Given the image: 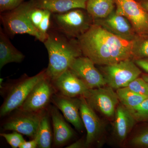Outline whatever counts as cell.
<instances>
[{
  "instance_id": "14",
  "label": "cell",
  "mask_w": 148,
  "mask_h": 148,
  "mask_svg": "<svg viewBox=\"0 0 148 148\" xmlns=\"http://www.w3.org/2000/svg\"><path fill=\"white\" fill-rule=\"evenodd\" d=\"M51 101L62 112L67 121L71 123L77 130L82 131L84 124L80 114L79 98H71L55 92L51 98Z\"/></svg>"
},
{
  "instance_id": "30",
  "label": "cell",
  "mask_w": 148,
  "mask_h": 148,
  "mask_svg": "<svg viewBox=\"0 0 148 148\" xmlns=\"http://www.w3.org/2000/svg\"><path fill=\"white\" fill-rule=\"evenodd\" d=\"M51 15L52 13L50 12L45 10L43 18L38 27L40 32L46 38L48 32L50 29L51 25Z\"/></svg>"
},
{
  "instance_id": "27",
  "label": "cell",
  "mask_w": 148,
  "mask_h": 148,
  "mask_svg": "<svg viewBox=\"0 0 148 148\" xmlns=\"http://www.w3.org/2000/svg\"><path fill=\"white\" fill-rule=\"evenodd\" d=\"M1 136L5 138L7 143L12 148H19L24 141L21 133L14 131L12 133H1Z\"/></svg>"
},
{
  "instance_id": "13",
  "label": "cell",
  "mask_w": 148,
  "mask_h": 148,
  "mask_svg": "<svg viewBox=\"0 0 148 148\" xmlns=\"http://www.w3.org/2000/svg\"><path fill=\"white\" fill-rule=\"evenodd\" d=\"M93 23L100 25L107 31L123 39L133 41L139 37L128 19L116 9L108 17L94 20Z\"/></svg>"
},
{
  "instance_id": "26",
  "label": "cell",
  "mask_w": 148,
  "mask_h": 148,
  "mask_svg": "<svg viewBox=\"0 0 148 148\" xmlns=\"http://www.w3.org/2000/svg\"><path fill=\"white\" fill-rule=\"evenodd\" d=\"M127 87L140 95L148 97V84L141 77L132 81Z\"/></svg>"
},
{
  "instance_id": "12",
  "label": "cell",
  "mask_w": 148,
  "mask_h": 148,
  "mask_svg": "<svg viewBox=\"0 0 148 148\" xmlns=\"http://www.w3.org/2000/svg\"><path fill=\"white\" fill-rule=\"evenodd\" d=\"M79 98L80 114L87 132L85 140L86 144L88 147L101 139L105 127L95 111L88 105L84 97L81 96Z\"/></svg>"
},
{
  "instance_id": "2",
  "label": "cell",
  "mask_w": 148,
  "mask_h": 148,
  "mask_svg": "<svg viewBox=\"0 0 148 148\" xmlns=\"http://www.w3.org/2000/svg\"><path fill=\"white\" fill-rule=\"evenodd\" d=\"M43 43L48 53L47 75L52 82L69 70L75 58L83 55L77 39L69 38L51 27Z\"/></svg>"
},
{
  "instance_id": "33",
  "label": "cell",
  "mask_w": 148,
  "mask_h": 148,
  "mask_svg": "<svg viewBox=\"0 0 148 148\" xmlns=\"http://www.w3.org/2000/svg\"><path fill=\"white\" fill-rule=\"evenodd\" d=\"M86 147H88L86 144V140L84 142V141H83V140H79L68 146L66 148H83Z\"/></svg>"
},
{
  "instance_id": "23",
  "label": "cell",
  "mask_w": 148,
  "mask_h": 148,
  "mask_svg": "<svg viewBox=\"0 0 148 148\" xmlns=\"http://www.w3.org/2000/svg\"><path fill=\"white\" fill-rule=\"evenodd\" d=\"M128 143L132 147L148 148V126L138 131L129 140Z\"/></svg>"
},
{
  "instance_id": "11",
  "label": "cell",
  "mask_w": 148,
  "mask_h": 148,
  "mask_svg": "<svg viewBox=\"0 0 148 148\" xmlns=\"http://www.w3.org/2000/svg\"><path fill=\"white\" fill-rule=\"evenodd\" d=\"M56 90L52 81L47 76L36 85L18 109L28 112L42 110L51 101Z\"/></svg>"
},
{
  "instance_id": "32",
  "label": "cell",
  "mask_w": 148,
  "mask_h": 148,
  "mask_svg": "<svg viewBox=\"0 0 148 148\" xmlns=\"http://www.w3.org/2000/svg\"><path fill=\"white\" fill-rule=\"evenodd\" d=\"M38 147V141L35 138L30 141H24L19 148H36Z\"/></svg>"
},
{
  "instance_id": "34",
  "label": "cell",
  "mask_w": 148,
  "mask_h": 148,
  "mask_svg": "<svg viewBox=\"0 0 148 148\" xmlns=\"http://www.w3.org/2000/svg\"><path fill=\"white\" fill-rule=\"evenodd\" d=\"M148 12V0H137Z\"/></svg>"
},
{
  "instance_id": "18",
  "label": "cell",
  "mask_w": 148,
  "mask_h": 148,
  "mask_svg": "<svg viewBox=\"0 0 148 148\" xmlns=\"http://www.w3.org/2000/svg\"><path fill=\"white\" fill-rule=\"evenodd\" d=\"M88 0H34L37 8L52 14L62 13L75 9L86 10Z\"/></svg>"
},
{
  "instance_id": "6",
  "label": "cell",
  "mask_w": 148,
  "mask_h": 148,
  "mask_svg": "<svg viewBox=\"0 0 148 148\" xmlns=\"http://www.w3.org/2000/svg\"><path fill=\"white\" fill-rule=\"evenodd\" d=\"M47 76L45 69L34 76L24 78L13 85L1 107V117L6 116L19 109L36 85Z\"/></svg>"
},
{
  "instance_id": "28",
  "label": "cell",
  "mask_w": 148,
  "mask_h": 148,
  "mask_svg": "<svg viewBox=\"0 0 148 148\" xmlns=\"http://www.w3.org/2000/svg\"><path fill=\"white\" fill-rule=\"evenodd\" d=\"M45 10L37 8L36 7L33 8L30 10L29 13V18L33 25L38 29L39 26L41 22Z\"/></svg>"
},
{
  "instance_id": "9",
  "label": "cell",
  "mask_w": 148,
  "mask_h": 148,
  "mask_svg": "<svg viewBox=\"0 0 148 148\" xmlns=\"http://www.w3.org/2000/svg\"><path fill=\"white\" fill-rule=\"evenodd\" d=\"M20 112L8 119L3 125L5 130L16 131L27 137L34 139L36 136L44 112H28L19 110Z\"/></svg>"
},
{
  "instance_id": "5",
  "label": "cell",
  "mask_w": 148,
  "mask_h": 148,
  "mask_svg": "<svg viewBox=\"0 0 148 148\" xmlns=\"http://www.w3.org/2000/svg\"><path fill=\"white\" fill-rule=\"evenodd\" d=\"M101 71L107 85L116 90L127 87L142 74L141 69L132 59L103 66Z\"/></svg>"
},
{
  "instance_id": "3",
  "label": "cell",
  "mask_w": 148,
  "mask_h": 148,
  "mask_svg": "<svg viewBox=\"0 0 148 148\" xmlns=\"http://www.w3.org/2000/svg\"><path fill=\"white\" fill-rule=\"evenodd\" d=\"M36 7L34 0H29L22 3L12 10L1 13L0 19L6 34L10 38L18 34H28L43 42L46 37L30 21V10Z\"/></svg>"
},
{
  "instance_id": "21",
  "label": "cell",
  "mask_w": 148,
  "mask_h": 148,
  "mask_svg": "<svg viewBox=\"0 0 148 148\" xmlns=\"http://www.w3.org/2000/svg\"><path fill=\"white\" fill-rule=\"evenodd\" d=\"M52 137L49 116L47 114L44 112L35 138L38 141V147L50 148L52 143Z\"/></svg>"
},
{
  "instance_id": "15",
  "label": "cell",
  "mask_w": 148,
  "mask_h": 148,
  "mask_svg": "<svg viewBox=\"0 0 148 148\" xmlns=\"http://www.w3.org/2000/svg\"><path fill=\"white\" fill-rule=\"evenodd\" d=\"M52 82L58 93L71 98L85 97L89 90L84 83L69 69Z\"/></svg>"
},
{
  "instance_id": "1",
  "label": "cell",
  "mask_w": 148,
  "mask_h": 148,
  "mask_svg": "<svg viewBox=\"0 0 148 148\" xmlns=\"http://www.w3.org/2000/svg\"><path fill=\"white\" fill-rule=\"evenodd\" d=\"M83 55L96 65H112L127 59L133 60L135 41L123 39L93 23L77 39Z\"/></svg>"
},
{
  "instance_id": "31",
  "label": "cell",
  "mask_w": 148,
  "mask_h": 148,
  "mask_svg": "<svg viewBox=\"0 0 148 148\" xmlns=\"http://www.w3.org/2000/svg\"><path fill=\"white\" fill-rule=\"evenodd\" d=\"M138 67L148 73V58H142L133 60Z\"/></svg>"
},
{
  "instance_id": "10",
  "label": "cell",
  "mask_w": 148,
  "mask_h": 148,
  "mask_svg": "<svg viewBox=\"0 0 148 148\" xmlns=\"http://www.w3.org/2000/svg\"><path fill=\"white\" fill-rule=\"evenodd\" d=\"M95 65L90 58L82 56L74 60L69 70L81 80L89 89L107 85L103 74L96 68Z\"/></svg>"
},
{
  "instance_id": "35",
  "label": "cell",
  "mask_w": 148,
  "mask_h": 148,
  "mask_svg": "<svg viewBox=\"0 0 148 148\" xmlns=\"http://www.w3.org/2000/svg\"><path fill=\"white\" fill-rule=\"evenodd\" d=\"M141 77L148 84V73H142L141 74Z\"/></svg>"
},
{
  "instance_id": "16",
  "label": "cell",
  "mask_w": 148,
  "mask_h": 148,
  "mask_svg": "<svg viewBox=\"0 0 148 148\" xmlns=\"http://www.w3.org/2000/svg\"><path fill=\"white\" fill-rule=\"evenodd\" d=\"M114 120V138L118 144H121L126 140L136 121L128 109L121 103L117 107Z\"/></svg>"
},
{
  "instance_id": "19",
  "label": "cell",
  "mask_w": 148,
  "mask_h": 148,
  "mask_svg": "<svg viewBox=\"0 0 148 148\" xmlns=\"http://www.w3.org/2000/svg\"><path fill=\"white\" fill-rule=\"evenodd\" d=\"M10 37L3 29L0 28V70L7 64L20 63L25 58V55L18 50L11 42Z\"/></svg>"
},
{
  "instance_id": "24",
  "label": "cell",
  "mask_w": 148,
  "mask_h": 148,
  "mask_svg": "<svg viewBox=\"0 0 148 148\" xmlns=\"http://www.w3.org/2000/svg\"><path fill=\"white\" fill-rule=\"evenodd\" d=\"M128 110L136 122H148V98L135 108Z\"/></svg>"
},
{
  "instance_id": "4",
  "label": "cell",
  "mask_w": 148,
  "mask_h": 148,
  "mask_svg": "<svg viewBox=\"0 0 148 148\" xmlns=\"http://www.w3.org/2000/svg\"><path fill=\"white\" fill-rule=\"evenodd\" d=\"M93 23L86 10L75 9L64 13L52 14L50 27L69 38L78 39Z\"/></svg>"
},
{
  "instance_id": "7",
  "label": "cell",
  "mask_w": 148,
  "mask_h": 148,
  "mask_svg": "<svg viewBox=\"0 0 148 148\" xmlns=\"http://www.w3.org/2000/svg\"><path fill=\"white\" fill-rule=\"evenodd\" d=\"M114 90L108 85L89 89L84 97L94 110L112 119L114 118L117 107L119 104L116 91Z\"/></svg>"
},
{
  "instance_id": "25",
  "label": "cell",
  "mask_w": 148,
  "mask_h": 148,
  "mask_svg": "<svg viewBox=\"0 0 148 148\" xmlns=\"http://www.w3.org/2000/svg\"><path fill=\"white\" fill-rule=\"evenodd\" d=\"M142 58H148V37H139L135 41L133 60Z\"/></svg>"
},
{
  "instance_id": "17",
  "label": "cell",
  "mask_w": 148,
  "mask_h": 148,
  "mask_svg": "<svg viewBox=\"0 0 148 148\" xmlns=\"http://www.w3.org/2000/svg\"><path fill=\"white\" fill-rule=\"evenodd\" d=\"M56 106L50 110V115L53 128L54 144L57 147L64 145L73 137V130L64 120Z\"/></svg>"
},
{
  "instance_id": "29",
  "label": "cell",
  "mask_w": 148,
  "mask_h": 148,
  "mask_svg": "<svg viewBox=\"0 0 148 148\" xmlns=\"http://www.w3.org/2000/svg\"><path fill=\"white\" fill-rule=\"evenodd\" d=\"M25 0H0V13H2L16 8Z\"/></svg>"
},
{
  "instance_id": "20",
  "label": "cell",
  "mask_w": 148,
  "mask_h": 148,
  "mask_svg": "<svg viewBox=\"0 0 148 148\" xmlns=\"http://www.w3.org/2000/svg\"><path fill=\"white\" fill-rule=\"evenodd\" d=\"M116 8L114 0H88L86 10L93 21L108 17Z\"/></svg>"
},
{
  "instance_id": "8",
  "label": "cell",
  "mask_w": 148,
  "mask_h": 148,
  "mask_svg": "<svg viewBox=\"0 0 148 148\" xmlns=\"http://www.w3.org/2000/svg\"><path fill=\"white\" fill-rule=\"evenodd\" d=\"M116 10L128 19L140 38L148 37V12L137 0H114Z\"/></svg>"
},
{
  "instance_id": "22",
  "label": "cell",
  "mask_w": 148,
  "mask_h": 148,
  "mask_svg": "<svg viewBox=\"0 0 148 148\" xmlns=\"http://www.w3.org/2000/svg\"><path fill=\"white\" fill-rule=\"evenodd\" d=\"M116 92L119 102L127 109L135 108L148 98L134 92L127 87L119 88Z\"/></svg>"
}]
</instances>
